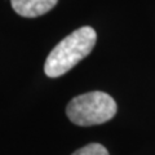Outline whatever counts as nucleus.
<instances>
[{
  "label": "nucleus",
  "instance_id": "nucleus-1",
  "mask_svg": "<svg viewBox=\"0 0 155 155\" xmlns=\"http://www.w3.org/2000/svg\"><path fill=\"white\" fill-rule=\"evenodd\" d=\"M96 41L97 34L89 26H83L71 32L48 54L44 64L45 75L58 78L66 74L93 51Z\"/></svg>",
  "mask_w": 155,
  "mask_h": 155
},
{
  "label": "nucleus",
  "instance_id": "nucleus-2",
  "mask_svg": "<svg viewBox=\"0 0 155 155\" xmlns=\"http://www.w3.org/2000/svg\"><path fill=\"white\" fill-rule=\"evenodd\" d=\"M118 106L115 100L105 92L94 91L74 97L66 107L67 118L81 127L102 124L111 120Z\"/></svg>",
  "mask_w": 155,
  "mask_h": 155
},
{
  "label": "nucleus",
  "instance_id": "nucleus-3",
  "mask_svg": "<svg viewBox=\"0 0 155 155\" xmlns=\"http://www.w3.org/2000/svg\"><path fill=\"white\" fill-rule=\"evenodd\" d=\"M58 0H11L14 12L21 17L35 18L48 13L56 7Z\"/></svg>",
  "mask_w": 155,
  "mask_h": 155
},
{
  "label": "nucleus",
  "instance_id": "nucleus-4",
  "mask_svg": "<svg viewBox=\"0 0 155 155\" xmlns=\"http://www.w3.org/2000/svg\"><path fill=\"white\" fill-rule=\"evenodd\" d=\"M72 155H110L107 149L101 143H89L81 147L72 154Z\"/></svg>",
  "mask_w": 155,
  "mask_h": 155
}]
</instances>
